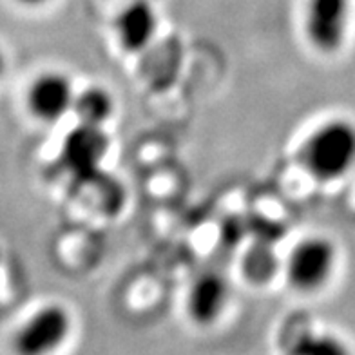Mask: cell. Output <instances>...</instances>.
I'll list each match as a JSON object with an SVG mask.
<instances>
[{
    "instance_id": "cell-1",
    "label": "cell",
    "mask_w": 355,
    "mask_h": 355,
    "mask_svg": "<svg viewBox=\"0 0 355 355\" xmlns=\"http://www.w3.org/2000/svg\"><path fill=\"white\" fill-rule=\"evenodd\" d=\"M306 173L321 183H334L355 167V123L330 118L319 123L301 147Z\"/></svg>"
},
{
    "instance_id": "cell-4",
    "label": "cell",
    "mask_w": 355,
    "mask_h": 355,
    "mask_svg": "<svg viewBox=\"0 0 355 355\" xmlns=\"http://www.w3.org/2000/svg\"><path fill=\"white\" fill-rule=\"evenodd\" d=\"M76 89L62 71H44L35 76L26 91L29 114L42 123H56L73 109Z\"/></svg>"
},
{
    "instance_id": "cell-11",
    "label": "cell",
    "mask_w": 355,
    "mask_h": 355,
    "mask_svg": "<svg viewBox=\"0 0 355 355\" xmlns=\"http://www.w3.org/2000/svg\"><path fill=\"white\" fill-rule=\"evenodd\" d=\"M4 73H6V56L4 53H2V49H0V78H2Z\"/></svg>"
},
{
    "instance_id": "cell-8",
    "label": "cell",
    "mask_w": 355,
    "mask_h": 355,
    "mask_svg": "<svg viewBox=\"0 0 355 355\" xmlns=\"http://www.w3.org/2000/svg\"><path fill=\"white\" fill-rule=\"evenodd\" d=\"M82 125L102 127L114 112V98L102 85H89L84 91H76L73 109Z\"/></svg>"
},
{
    "instance_id": "cell-9",
    "label": "cell",
    "mask_w": 355,
    "mask_h": 355,
    "mask_svg": "<svg viewBox=\"0 0 355 355\" xmlns=\"http://www.w3.org/2000/svg\"><path fill=\"white\" fill-rule=\"evenodd\" d=\"M290 355H352V352L350 346L334 334L306 332L295 339Z\"/></svg>"
},
{
    "instance_id": "cell-6",
    "label": "cell",
    "mask_w": 355,
    "mask_h": 355,
    "mask_svg": "<svg viewBox=\"0 0 355 355\" xmlns=\"http://www.w3.org/2000/svg\"><path fill=\"white\" fill-rule=\"evenodd\" d=\"M230 301L229 281L220 272H203L194 279L187 292L185 310L198 327H211L227 312Z\"/></svg>"
},
{
    "instance_id": "cell-7",
    "label": "cell",
    "mask_w": 355,
    "mask_h": 355,
    "mask_svg": "<svg viewBox=\"0 0 355 355\" xmlns=\"http://www.w3.org/2000/svg\"><path fill=\"white\" fill-rule=\"evenodd\" d=\"M118 44L127 53H140L149 46L158 31V15L147 0H132L123 6L114 19Z\"/></svg>"
},
{
    "instance_id": "cell-3",
    "label": "cell",
    "mask_w": 355,
    "mask_h": 355,
    "mask_svg": "<svg viewBox=\"0 0 355 355\" xmlns=\"http://www.w3.org/2000/svg\"><path fill=\"white\" fill-rule=\"evenodd\" d=\"M337 265V248L322 236L301 239L286 257L285 274L288 285L297 292H318L332 277Z\"/></svg>"
},
{
    "instance_id": "cell-2",
    "label": "cell",
    "mask_w": 355,
    "mask_h": 355,
    "mask_svg": "<svg viewBox=\"0 0 355 355\" xmlns=\"http://www.w3.org/2000/svg\"><path fill=\"white\" fill-rule=\"evenodd\" d=\"M73 315L60 303H47L35 310L17 328L11 339L15 355H55L69 341Z\"/></svg>"
},
{
    "instance_id": "cell-5",
    "label": "cell",
    "mask_w": 355,
    "mask_h": 355,
    "mask_svg": "<svg viewBox=\"0 0 355 355\" xmlns=\"http://www.w3.org/2000/svg\"><path fill=\"white\" fill-rule=\"evenodd\" d=\"M350 22V0H309L304 33L318 51L334 53L343 46Z\"/></svg>"
},
{
    "instance_id": "cell-10",
    "label": "cell",
    "mask_w": 355,
    "mask_h": 355,
    "mask_svg": "<svg viewBox=\"0 0 355 355\" xmlns=\"http://www.w3.org/2000/svg\"><path fill=\"white\" fill-rule=\"evenodd\" d=\"M19 4L26 6V8H40V6L47 4L49 0H17Z\"/></svg>"
}]
</instances>
